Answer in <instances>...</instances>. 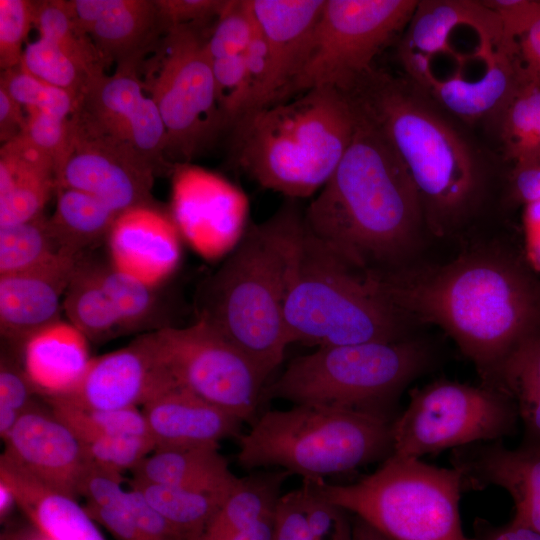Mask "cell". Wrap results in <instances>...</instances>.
Listing matches in <instances>:
<instances>
[{
	"label": "cell",
	"instance_id": "cell-15",
	"mask_svg": "<svg viewBox=\"0 0 540 540\" xmlns=\"http://www.w3.org/2000/svg\"><path fill=\"white\" fill-rule=\"evenodd\" d=\"M71 122L70 143L57 171V187L91 194L117 215L139 206H156L152 188L158 171L152 164L88 131L73 115Z\"/></svg>",
	"mask_w": 540,
	"mask_h": 540
},
{
	"label": "cell",
	"instance_id": "cell-34",
	"mask_svg": "<svg viewBox=\"0 0 540 540\" xmlns=\"http://www.w3.org/2000/svg\"><path fill=\"white\" fill-rule=\"evenodd\" d=\"M56 208L50 218L66 251L83 256L85 250L106 239L118 216L105 203L81 190L57 187Z\"/></svg>",
	"mask_w": 540,
	"mask_h": 540
},
{
	"label": "cell",
	"instance_id": "cell-3",
	"mask_svg": "<svg viewBox=\"0 0 540 540\" xmlns=\"http://www.w3.org/2000/svg\"><path fill=\"white\" fill-rule=\"evenodd\" d=\"M304 233L299 200L286 198L250 224L200 294L198 318L242 350L269 378L290 345L284 317L292 267Z\"/></svg>",
	"mask_w": 540,
	"mask_h": 540
},
{
	"label": "cell",
	"instance_id": "cell-9",
	"mask_svg": "<svg viewBox=\"0 0 540 540\" xmlns=\"http://www.w3.org/2000/svg\"><path fill=\"white\" fill-rule=\"evenodd\" d=\"M426 349L402 339L318 347L290 361L262 401L355 409L390 419L398 393L426 367Z\"/></svg>",
	"mask_w": 540,
	"mask_h": 540
},
{
	"label": "cell",
	"instance_id": "cell-39",
	"mask_svg": "<svg viewBox=\"0 0 540 540\" xmlns=\"http://www.w3.org/2000/svg\"><path fill=\"white\" fill-rule=\"evenodd\" d=\"M95 263L101 284L113 304L123 332L149 325L156 316V289L116 270L109 262Z\"/></svg>",
	"mask_w": 540,
	"mask_h": 540
},
{
	"label": "cell",
	"instance_id": "cell-5",
	"mask_svg": "<svg viewBox=\"0 0 540 540\" xmlns=\"http://www.w3.org/2000/svg\"><path fill=\"white\" fill-rule=\"evenodd\" d=\"M356 112L347 94L313 88L244 116L234 127L240 168L286 198L316 194L349 146Z\"/></svg>",
	"mask_w": 540,
	"mask_h": 540
},
{
	"label": "cell",
	"instance_id": "cell-22",
	"mask_svg": "<svg viewBox=\"0 0 540 540\" xmlns=\"http://www.w3.org/2000/svg\"><path fill=\"white\" fill-rule=\"evenodd\" d=\"M67 6L108 65L140 67L166 32L156 0H70Z\"/></svg>",
	"mask_w": 540,
	"mask_h": 540
},
{
	"label": "cell",
	"instance_id": "cell-35",
	"mask_svg": "<svg viewBox=\"0 0 540 540\" xmlns=\"http://www.w3.org/2000/svg\"><path fill=\"white\" fill-rule=\"evenodd\" d=\"M130 488L138 491L157 513L176 527L187 540H197L226 501L198 491L131 479Z\"/></svg>",
	"mask_w": 540,
	"mask_h": 540
},
{
	"label": "cell",
	"instance_id": "cell-8",
	"mask_svg": "<svg viewBox=\"0 0 540 540\" xmlns=\"http://www.w3.org/2000/svg\"><path fill=\"white\" fill-rule=\"evenodd\" d=\"M319 494L390 540H475L465 535L461 473L417 458L389 456L372 474L347 485L313 480Z\"/></svg>",
	"mask_w": 540,
	"mask_h": 540
},
{
	"label": "cell",
	"instance_id": "cell-25",
	"mask_svg": "<svg viewBox=\"0 0 540 540\" xmlns=\"http://www.w3.org/2000/svg\"><path fill=\"white\" fill-rule=\"evenodd\" d=\"M57 187L56 165L23 134L0 149V227L41 214Z\"/></svg>",
	"mask_w": 540,
	"mask_h": 540
},
{
	"label": "cell",
	"instance_id": "cell-26",
	"mask_svg": "<svg viewBox=\"0 0 540 540\" xmlns=\"http://www.w3.org/2000/svg\"><path fill=\"white\" fill-rule=\"evenodd\" d=\"M88 339L70 322L58 320L32 334L17 354L37 394H67L79 382L91 358Z\"/></svg>",
	"mask_w": 540,
	"mask_h": 540
},
{
	"label": "cell",
	"instance_id": "cell-41",
	"mask_svg": "<svg viewBox=\"0 0 540 540\" xmlns=\"http://www.w3.org/2000/svg\"><path fill=\"white\" fill-rule=\"evenodd\" d=\"M46 402L52 413L77 435L150 436L145 417L139 408L83 409L50 400H46Z\"/></svg>",
	"mask_w": 540,
	"mask_h": 540
},
{
	"label": "cell",
	"instance_id": "cell-57",
	"mask_svg": "<svg viewBox=\"0 0 540 540\" xmlns=\"http://www.w3.org/2000/svg\"><path fill=\"white\" fill-rule=\"evenodd\" d=\"M513 186L525 205L540 200V164L514 170Z\"/></svg>",
	"mask_w": 540,
	"mask_h": 540
},
{
	"label": "cell",
	"instance_id": "cell-23",
	"mask_svg": "<svg viewBox=\"0 0 540 540\" xmlns=\"http://www.w3.org/2000/svg\"><path fill=\"white\" fill-rule=\"evenodd\" d=\"M180 233L171 216L157 206L120 213L106 238L109 263L116 270L156 289L177 268Z\"/></svg>",
	"mask_w": 540,
	"mask_h": 540
},
{
	"label": "cell",
	"instance_id": "cell-28",
	"mask_svg": "<svg viewBox=\"0 0 540 540\" xmlns=\"http://www.w3.org/2000/svg\"><path fill=\"white\" fill-rule=\"evenodd\" d=\"M133 479L227 499L240 483L219 446L155 449L132 471Z\"/></svg>",
	"mask_w": 540,
	"mask_h": 540
},
{
	"label": "cell",
	"instance_id": "cell-40",
	"mask_svg": "<svg viewBox=\"0 0 540 540\" xmlns=\"http://www.w3.org/2000/svg\"><path fill=\"white\" fill-rule=\"evenodd\" d=\"M19 67L32 76L67 91L77 104L90 80L56 44L42 37L25 45Z\"/></svg>",
	"mask_w": 540,
	"mask_h": 540
},
{
	"label": "cell",
	"instance_id": "cell-56",
	"mask_svg": "<svg viewBox=\"0 0 540 540\" xmlns=\"http://www.w3.org/2000/svg\"><path fill=\"white\" fill-rule=\"evenodd\" d=\"M475 540H540V533L513 521L501 527L478 522Z\"/></svg>",
	"mask_w": 540,
	"mask_h": 540
},
{
	"label": "cell",
	"instance_id": "cell-58",
	"mask_svg": "<svg viewBox=\"0 0 540 540\" xmlns=\"http://www.w3.org/2000/svg\"><path fill=\"white\" fill-rule=\"evenodd\" d=\"M524 223L529 252L540 267V200L526 204Z\"/></svg>",
	"mask_w": 540,
	"mask_h": 540
},
{
	"label": "cell",
	"instance_id": "cell-61",
	"mask_svg": "<svg viewBox=\"0 0 540 540\" xmlns=\"http://www.w3.org/2000/svg\"><path fill=\"white\" fill-rule=\"evenodd\" d=\"M16 505L13 493L9 487L0 481V518L3 521L10 513L12 507Z\"/></svg>",
	"mask_w": 540,
	"mask_h": 540
},
{
	"label": "cell",
	"instance_id": "cell-29",
	"mask_svg": "<svg viewBox=\"0 0 540 540\" xmlns=\"http://www.w3.org/2000/svg\"><path fill=\"white\" fill-rule=\"evenodd\" d=\"M527 83L517 56L497 51L478 76L446 78L427 90L448 111L465 120L503 113Z\"/></svg>",
	"mask_w": 540,
	"mask_h": 540
},
{
	"label": "cell",
	"instance_id": "cell-47",
	"mask_svg": "<svg viewBox=\"0 0 540 540\" xmlns=\"http://www.w3.org/2000/svg\"><path fill=\"white\" fill-rule=\"evenodd\" d=\"M35 1L0 0V67L3 70L21 63L24 42L34 26Z\"/></svg>",
	"mask_w": 540,
	"mask_h": 540
},
{
	"label": "cell",
	"instance_id": "cell-54",
	"mask_svg": "<svg viewBox=\"0 0 540 540\" xmlns=\"http://www.w3.org/2000/svg\"><path fill=\"white\" fill-rule=\"evenodd\" d=\"M517 59L527 83L540 86V18L517 41Z\"/></svg>",
	"mask_w": 540,
	"mask_h": 540
},
{
	"label": "cell",
	"instance_id": "cell-36",
	"mask_svg": "<svg viewBox=\"0 0 540 540\" xmlns=\"http://www.w3.org/2000/svg\"><path fill=\"white\" fill-rule=\"evenodd\" d=\"M34 27L39 37L56 44L90 79L105 73L107 62L70 13L66 0L35 1Z\"/></svg>",
	"mask_w": 540,
	"mask_h": 540
},
{
	"label": "cell",
	"instance_id": "cell-33",
	"mask_svg": "<svg viewBox=\"0 0 540 540\" xmlns=\"http://www.w3.org/2000/svg\"><path fill=\"white\" fill-rule=\"evenodd\" d=\"M63 310L68 322L89 341L100 343L124 333L99 279L96 263L81 257L66 289Z\"/></svg>",
	"mask_w": 540,
	"mask_h": 540
},
{
	"label": "cell",
	"instance_id": "cell-49",
	"mask_svg": "<svg viewBox=\"0 0 540 540\" xmlns=\"http://www.w3.org/2000/svg\"><path fill=\"white\" fill-rule=\"evenodd\" d=\"M497 16L505 49L517 56V41L540 18L538 0L482 1Z\"/></svg>",
	"mask_w": 540,
	"mask_h": 540
},
{
	"label": "cell",
	"instance_id": "cell-53",
	"mask_svg": "<svg viewBox=\"0 0 540 540\" xmlns=\"http://www.w3.org/2000/svg\"><path fill=\"white\" fill-rule=\"evenodd\" d=\"M274 540H311L300 488L279 499L274 513Z\"/></svg>",
	"mask_w": 540,
	"mask_h": 540
},
{
	"label": "cell",
	"instance_id": "cell-50",
	"mask_svg": "<svg viewBox=\"0 0 540 540\" xmlns=\"http://www.w3.org/2000/svg\"><path fill=\"white\" fill-rule=\"evenodd\" d=\"M126 490L102 503H85L84 508L115 540H152L129 511Z\"/></svg>",
	"mask_w": 540,
	"mask_h": 540
},
{
	"label": "cell",
	"instance_id": "cell-14",
	"mask_svg": "<svg viewBox=\"0 0 540 540\" xmlns=\"http://www.w3.org/2000/svg\"><path fill=\"white\" fill-rule=\"evenodd\" d=\"M73 117L88 131L146 160L158 172L173 168L165 159L164 122L144 88L139 67L120 66L112 75L90 79Z\"/></svg>",
	"mask_w": 540,
	"mask_h": 540
},
{
	"label": "cell",
	"instance_id": "cell-55",
	"mask_svg": "<svg viewBox=\"0 0 540 540\" xmlns=\"http://www.w3.org/2000/svg\"><path fill=\"white\" fill-rule=\"evenodd\" d=\"M9 94L0 88V140L3 144L20 136L26 127L27 116Z\"/></svg>",
	"mask_w": 540,
	"mask_h": 540
},
{
	"label": "cell",
	"instance_id": "cell-37",
	"mask_svg": "<svg viewBox=\"0 0 540 540\" xmlns=\"http://www.w3.org/2000/svg\"><path fill=\"white\" fill-rule=\"evenodd\" d=\"M62 254L71 253L64 249L50 218L43 214L23 223L0 227V275L39 266Z\"/></svg>",
	"mask_w": 540,
	"mask_h": 540
},
{
	"label": "cell",
	"instance_id": "cell-51",
	"mask_svg": "<svg viewBox=\"0 0 540 540\" xmlns=\"http://www.w3.org/2000/svg\"><path fill=\"white\" fill-rule=\"evenodd\" d=\"M10 351L1 354L0 408L22 414L36 404L34 396L37 392L27 378L18 355Z\"/></svg>",
	"mask_w": 540,
	"mask_h": 540
},
{
	"label": "cell",
	"instance_id": "cell-42",
	"mask_svg": "<svg viewBox=\"0 0 540 540\" xmlns=\"http://www.w3.org/2000/svg\"><path fill=\"white\" fill-rule=\"evenodd\" d=\"M0 88L27 112L40 111L67 119L77 108L76 100L67 91L32 76L19 66L1 72Z\"/></svg>",
	"mask_w": 540,
	"mask_h": 540
},
{
	"label": "cell",
	"instance_id": "cell-24",
	"mask_svg": "<svg viewBox=\"0 0 540 540\" xmlns=\"http://www.w3.org/2000/svg\"><path fill=\"white\" fill-rule=\"evenodd\" d=\"M156 448L213 445L238 439L242 421L175 385L141 408Z\"/></svg>",
	"mask_w": 540,
	"mask_h": 540
},
{
	"label": "cell",
	"instance_id": "cell-12",
	"mask_svg": "<svg viewBox=\"0 0 540 540\" xmlns=\"http://www.w3.org/2000/svg\"><path fill=\"white\" fill-rule=\"evenodd\" d=\"M418 2L326 0L290 94L321 87L350 92L373 72L375 56L410 21Z\"/></svg>",
	"mask_w": 540,
	"mask_h": 540
},
{
	"label": "cell",
	"instance_id": "cell-59",
	"mask_svg": "<svg viewBox=\"0 0 540 540\" xmlns=\"http://www.w3.org/2000/svg\"><path fill=\"white\" fill-rule=\"evenodd\" d=\"M229 540H274V514L262 518Z\"/></svg>",
	"mask_w": 540,
	"mask_h": 540
},
{
	"label": "cell",
	"instance_id": "cell-31",
	"mask_svg": "<svg viewBox=\"0 0 540 540\" xmlns=\"http://www.w3.org/2000/svg\"><path fill=\"white\" fill-rule=\"evenodd\" d=\"M488 382L514 402L525 427V444L540 445V331L516 344Z\"/></svg>",
	"mask_w": 540,
	"mask_h": 540
},
{
	"label": "cell",
	"instance_id": "cell-30",
	"mask_svg": "<svg viewBox=\"0 0 540 540\" xmlns=\"http://www.w3.org/2000/svg\"><path fill=\"white\" fill-rule=\"evenodd\" d=\"M486 10L482 2L419 1L400 48L401 60L411 77L419 83L432 60L448 51L455 30L481 17Z\"/></svg>",
	"mask_w": 540,
	"mask_h": 540
},
{
	"label": "cell",
	"instance_id": "cell-11",
	"mask_svg": "<svg viewBox=\"0 0 540 540\" xmlns=\"http://www.w3.org/2000/svg\"><path fill=\"white\" fill-rule=\"evenodd\" d=\"M514 402L491 386L437 381L413 391L392 423V454L417 458L446 449L499 441L515 431Z\"/></svg>",
	"mask_w": 540,
	"mask_h": 540
},
{
	"label": "cell",
	"instance_id": "cell-32",
	"mask_svg": "<svg viewBox=\"0 0 540 540\" xmlns=\"http://www.w3.org/2000/svg\"><path fill=\"white\" fill-rule=\"evenodd\" d=\"M291 474L255 472L240 479L197 540H229L275 512L283 483Z\"/></svg>",
	"mask_w": 540,
	"mask_h": 540
},
{
	"label": "cell",
	"instance_id": "cell-19",
	"mask_svg": "<svg viewBox=\"0 0 540 540\" xmlns=\"http://www.w3.org/2000/svg\"><path fill=\"white\" fill-rule=\"evenodd\" d=\"M81 257L62 254L0 275V332L12 351L18 354L32 334L61 319L64 295Z\"/></svg>",
	"mask_w": 540,
	"mask_h": 540
},
{
	"label": "cell",
	"instance_id": "cell-7",
	"mask_svg": "<svg viewBox=\"0 0 540 540\" xmlns=\"http://www.w3.org/2000/svg\"><path fill=\"white\" fill-rule=\"evenodd\" d=\"M290 344L326 347L403 338L404 315L371 276L345 263L305 228L284 308Z\"/></svg>",
	"mask_w": 540,
	"mask_h": 540
},
{
	"label": "cell",
	"instance_id": "cell-2",
	"mask_svg": "<svg viewBox=\"0 0 540 540\" xmlns=\"http://www.w3.org/2000/svg\"><path fill=\"white\" fill-rule=\"evenodd\" d=\"M375 279L405 317L445 330L487 381L516 344L540 331V285L500 255L468 254L424 272Z\"/></svg>",
	"mask_w": 540,
	"mask_h": 540
},
{
	"label": "cell",
	"instance_id": "cell-17",
	"mask_svg": "<svg viewBox=\"0 0 540 540\" xmlns=\"http://www.w3.org/2000/svg\"><path fill=\"white\" fill-rule=\"evenodd\" d=\"M171 218L180 235L203 257L218 258L238 243L241 206L223 179L197 167L172 170Z\"/></svg>",
	"mask_w": 540,
	"mask_h": 540
},
{
	"label": "cell",
	"instance_id": "cell-52",
	"mask_svg": "<svg viewBox=\"0 0 540 540\" xmlns=\"http://www.w3.org/2000/svg\"><path fill=\"white\" fill-rule=\"evenodd\" d=\"M226 4L224 0H156L166 31L181 26L199 29L212 18L217 19Z\"/></svg>",
	"mask_w": 540,
	"mask_h": 540
},
{
	"label": "cell",
	"instance_id": "cell-16",
	"mask_svg": "<svg viewBox=\"0 0 540 540\" xmlns=\"http://www.w3.org/2000/svg\"><path fill=\"white\" fill-rule=\"evenodd\" d=\"M175 385L149 332L121 349L91 358L70 392L45 400L83 409L138 408Z\"/></svg>",
	"mask_w": 540,
	"mask_h": 540
},
{
	"label": "cell",
	"instance_id": "cell-13",
	"mask_svg": "<svg viewBox=\"0 0 540 540\" xmlns=\"http://www.w3.org/2000/svg\"><path fill=\"white\" fill-rule=\"evenodd\" d=\"M160 360L176 385L253 423L268 377L235 344L204 320L152 332Z\"/></svg>",
	"mask_w": 540,
	"mask_h": 540
},
{
	"label": "cell",
	"instance_id": "cell-38",
	"mask_svg": "<svg viewBox=\"0 0 540 540\" xmlns=\"http://www.w3.org/2000/svg\"><path fill=\"white\" fill-rule=\"evenodd\" d=\"M502 141L514 170L540 164V86L526 83L506 107Z\"/></svg>",
	"mask_w": 540,
	"mask_h": 540
},
{
	"label": "cell",
	"instance_id": "cell-27",
	"mask_svg": "<svg viewBox=\"0 0 540 540\" xmlns=\"http://www.w3.org/2000/svg\"><path fill=\"white\" fill-rule=\"evenodd\" d=\"M0 481L35 528L51 540H106L76 498L41 483L3 454Z\"/></svg>",
	"mask_w": 540,
	"mask_h": 540
},
{
	"label": "cell",
	"instance_id": "cell-18",
	"mask_svg": "<svg viewBox=\"0 0 540 540\" xmlns=\"http://www.w3.org/2000/svg\"><path fill=\"white\" fill-rule=\"evenodd\" d=\"M2 453L46 486L73 498L91 465L75 432L35 404L21 414Z\"/></svg>",
	"mask_w": 540,
	"mask_h": 540
},
{
	"label": "cell",
	"instance_id": "cell-44",
	"mask_svg": "<svg viewBox=\"0 0 540 540\" xmlns=\"http://www.w3.org/2000/svg\"><path fill=\"white\" fill-rule=\"evenodd\" d=\"M251 0H229L206 39L211 60L245 52L257 32Z\"/></svg>",
	"mask_w": 540,
	"mask_h": 540
},
{
	"label": "cell",
	"instance_id": "cell-45",
	"mask_svg": "<svg viewBox=\"0 0 540 540\" xmlns=\"http://www.w3.org/2000/svg\"><path fill=\"white\" fill-rule=\"evenodd\" d=\"M77 436L92 463L120 474L126 470L132 471L156 448L150 436L100 434Z\"/></svg>",
	"mask_w": 540,
	"mask_h": 540
},
{
	"label": "cell",
	"instance_id": "cell-6",
	"mask_svg": "<svg viewBox=\"0 0 540 540\" xmlns=\"http://www.w3.org/2000/svg\"><path fill=\"white\" fill-rule=\"evenodd\" d=\"M393 420L319 404L267 410L238 438L236 459L247 470L276 466L303 480L323 479L385 461Z\"/></svg>",
	"mask_w": 540,
	"mask_h": 540
},
{
	"label": "cell",
	"instance_id": "cell-1",
	"mask_svg": "<svg viewBox=\"0 0 540 540\" xmlns=\"http://www.w3.org/2000/svg\"><path fill=\"white\" fill-rule=\"evenodd\" d=\"M353 105L351 142L304 210V225L354 269L385 276L397 272L412 253L423 211L404 164L378 127Z\"/></svg>",
	"mask_w": 540,
	"mask_h": 540
},
{
	"label": "cell",
	"instance_id": "cell-60",
	"mask_svg": "<svg viewBox=\"0 0 540 540\" xmlns=\"http://www.w3.org/2000/svg\"><path fill=\"white\" fill-rule=\"evenodd\" d=\"M352 540H390L364 520L355 516L352 521Z\"/></svg>",
	"mask_w": 540,
	"mask_h": 540
},
{
	"label": "cell",
	"instance_id": "cell-4",
	"mask_svg": "<svg viewBox=\"0 0 540 540\" xmlns=\"http://www.w3.org/2000/svg\"><path fill=\"white\" fill-rule=\"evenodd\" d=\"M378 127L410 175L424 222L446 234L471 208L479 172L460 135L405 82L374 71L350 92Z\"/></svg>",
	"mask_w": 540,
	"mask_h": 540
},
{
	"label": "cell",
	"instance_id": "cell-20",
	"mask_svg": "<svg viewBox=\"0 0 540 540\" xmlns=\"http://www.w3.org/2000/svg\"><path fill=\"white\" fill-rule=\"evenodd\" d=\"M325 3L326 0H251L269 57L268 78L257 110L282 102L290 94L307 60Z\"/></svg>",
	"mask_w": 540,
	"mask_h": 540
},
{
	"label": "cell",
	"instance_id": "cell-48",
	"mask_svg": "<svg viewBox=\"0 0 540 540\" xmlns=\"http://www.w3.org/2000/svg\"><path fill=\"white\" fill-rule=\"evenodd\" d=\"M71 132V117L63 119L40 111H28L22 134L54 160L57 175L69 147Z\"/></svg>",
	"mask_w": 540,
	"mask_h": 540
},
{
	"label": "cell",
	"instance_id": "cell-21",
	"mask_svg": "<svg viewBox=\"0 0 540 540\" xmlns=\"http://www.w3.org/2000/svg\"><path fill=\"white\" fill-rule=\"evenodd\" d=\"M463 489L498 486L513 499L512 521L540 533V445L509 449L499 441L454 449Z\"/></svg>",
	"mask_w": 540,
	"mask_h": 540
},
{
	"label": "cell",
	"instance_id": "cell-62",
	"mask_svg": "<svg viewBox=\"0 0 540 540\" xmlns=\"http://www.w3.org/2000/svg\"><path fill=\"white\" fill-rule=\"evenodd\" d=\"M2 540H20L17 533H10L6 534L5 536H2Z\"/></svg>",
	"mask_w": 540,
	"mask_h": 540
},
{
	"label": "cell",
	"instance_id": "cell-10",
	"mask_svg": "<svg viewBox=\"0 0 540 540\" xmlns=\"http://www.w3.org/2000/svg\"><path fill=\"white\" fill-rule=\"evenodd\" d=\"M153 52L141 80L165 125L166 155L189 161L225 128L206 39L195 27L170 28Z\"/></svg>",
	"mask_w": 540,
	"mask_h": 540
},
{
	"label": "cell",
	"instance_id": "cell-43",
	"mask_svg": "<svg viewBox=\"0 0 540 540\" xmlns=\"http://www.w3.org/2000/svg\"><path fill=\"white\" fill-rule=\"evenodd\" d=\"M211 62L216 101L224 126L235 127L249 112L252 96L244 53Z\"/></svg>",
	"mask_w": 540,
	"mask_h": 540
},
{
	"label": "cell",
	"instance_id": "cell-46",
	"mask_svg": "<svg viewBox=\"0 0 540 540\" xmlns=\"http://www.w3.org/2000/svg\"><path fill=\"white\" fill-rule=\"evenodd\" d=\"M311 540H352V521L347 511L324 499L313 480L300 487Z\"/></svg>",
	"mask_w": 540,
	"mask_h": 540
}]
</instances>
